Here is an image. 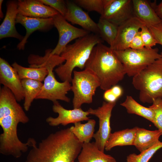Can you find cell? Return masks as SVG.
Listing matches in <instances>:
<instances>
[{
	"label": "cell",
	"mask_w": 162,
	"mask_h": 162,
	"mask_svg": "<svg viewBox=\"0 0 162 162\" xmlns=\"http://www.w3.org/2000/svg\"><path fill=\"white\" fill-rule=\"evenodd\" d=\"M29 118L17 102L12 92L3 86L0 90V125L3 132L0 135V153L6 156L20 158L27 151L32 138L23 143L19 138L17 127L20 123L26 124Z\"/></svg>",
	"instance_id": "cell-1"
},
{
	"label": "cell",
	"mask_w": 162,
	"mask_h": 162,
	"mask_svg": "<svg viewBox=\"0 0 162 162\" xmlns=\"http://www.w3.org/2000/svg\"><path fill=\"white\" fill-rule=\"evenodd\" d=\"M85 69L92 71L106 91L116 85L126 74L124 66L110 47L99 43L93 48Z\"/></svg>",
	"instance_id": "cell-2"
},
{
	"label": "cell",
	"mask_w": 162,
	"mask_h": 162,
	"mask_svg": "<svg viewBox=\"0 0 162 162\" xmlns=\"http://www.w3.org/2000/svg\"><path fill=\"white\" fill-rule=\"evenodd\" d=\"M104 41L99 35L90 33L67 45L60 55L65 60V63L55 70L60 80L63 82H71L74 69L76 67L85 69L94 47Z\"/></svg>",
	"instance_id": "cell-3"
},
{
	"label": "cell",
	"mask_w": 162,
	"mask_h": 162,
	"mask_svg": "<svg viewBox=\"0 0 162 162\" xmlns=\"http://www.w3.org/2000/svg\"><path fill=\"white\" fill-rule=\"evenodd\" d=\"M161 56L133 77L132 84L139 91V98L143 103H152L162 98V52Z\"/></svg>",
	"instance_id": "cell-4"
},
{
	"label": "cell",
	"mask_w": 162,
	"mask_h": 162,
	"mask_svg": "<svg viewBox=\"0 0 162 162\" xmlns=\"http://www.w3.org/2000/svg\"><path fill=\"white\" fill-rule=\"evenodd\" d=\"M158 48L144 47L140 50L130 48L114 52L122 64L126 74L133 77L160 58Z\"/></svg>",
	"instance_id": "cell-5"
},
{
	"label": "cell",
	"mask_w": 162,
	"mask_h": 162,
	"mask_svg": "<svg viewBox=\"0 0 162 162\" xmlns=\"http://www.w3.org/2000/svg\"><path fill=\"white\" fill-rule=\"evenodd\" d=\"M73 73L71 82V90L74 94L73 104L74 108H79L83 104L92 102L96 90L100 85L97 77L89 69L74 70Z\"/></svg>",
	"instance_id": "cell-6"
},
{
	"label": "cell",
	"mask_w": 162,
	"mask_h": 162,
	"mask_svg": "<svg viewBox=\"0 0 162 162\" xmlns=\"http://www.w3.org/2000/svg\"><path fill=\"white\" fill-rule=\"evenodd\" d=\"M52 18L54 26L58 32L59 39L56 47L50 51L51 55L60 56L69 42L74 40L84 37L90 33L83 29L72 26L59 13Z\"/></svg>",
	"instance_id": "cell-7"
},
{
	"label": "cell",
	"mask_w": 162,
	"mask_h": 162,
	"mask_svg": "<svg viewBox=\"0 0 162 162\" xmlns=\"http://www.w3.org/2000/svg\"><path fill=\"white\" fill-rule=\"evenodd\" d=\"M48 73L44 80L42 88L35 99H44L53 102L60 100L69 102L70 98L66 95L71 90V84L66 81H58L56 79L53 70L54 68L49 67L46 68Z\"/></svg>",
	"instance_id": "cell-8"
},
{
	"label": "cell",
	"mask_w": 162,
	"mask_h": 162,
	"mask_svg": "<svg viewBox=\"0 0 162 162\" xmlns=\"http://www.w3.org/2000/svg\"><path fill=\"white\" fill-rule=\"evenodd\" d=\"M116 102H103L102 105L96 109L91 108L87 111L89 114L96 116L99 119L98 130L93 137L98 149L104 152L106 142L111 133L110 119L112 110Z\"/></svg>",
	"instance_id": "cell-9"
},
{
	"label": "cell",
	"mask_w": 162,
	"mask_h": 162,
	"mask_svg": "<svg viewBox=\"0 0 162 162\" xmlns=\"http://www.w3.org/2000/svg\"><path fill=\"white\" fill-rule=\"evenodd\" d=\"M145 25L135 16L124 22L118 26L116 38L110 47L114 51H122L129 48L134 36Z\"/></svg>",
	"instance_id": "cell-10"
},
{
	"label": "cell",
	"mask_w": 162,
	"mask_h": 162,
	"mask_svg": "<svg viewBox=\"0 0 162 162\" xmlns=\"http://www.w3.org/2000/svg\"><path fill=\"white\" fill-rule=\"evenodd\" d=\"M134 16L132 0H111L100 18L119 26Z\"/></svg>",
	"instance_id": "cell-11"
},
{
	"label": "cell",
	"mask_w": 162,
	"mask_h": 162,
	"mask_svg": "<svg viewBox=\"0 0 162 162\" xmlns=\"http://www.w3.org/2000/svg\"><path fill=\"white\" fill-rule=\"evenodd\" d=\"M52 110L54 112L58 114L56 118L51 116L46 120L48 124L52 126H56L60 124L65 126L70 123H75L83 121H88L89 114L87 111H83L81 108L67 110L64 108L57 101L53 102Z\"/></svg>",
	"instance_id": "cell-12"
},
{
	"label": "cell",
	"mask_w": 162,
	"mask_h": 162,
	"mask_svg": "<svg viewBox=\"0 0 162 162\" xmlns=\"http://www.w3.org/2000/svg\"><path fill=\"white\" fill-rule=\"evenodd\" d=\"M0 83L8 88L17 101L24 99V92L21 80L16 70L4 59L0 58Z\"/></svg>",
	"instance_id": "cell-13"
},
{
	"label": "cell",
	"mask_w": 162,
	"mask_h": 162,
	"mask_svg": "<svg viewBox=\"0 0 162 162\" xmlns=\"http://www.w3.org/2000/svg\"><path fill=\"white\" fill-rule=\"evenodd\" d=\"M67 11L64 17L73 24L78 25L83 29L99 35L97 23L95 22L89 15L73 1L66 0Z\"/></svg>",
	"instance_id": "cell-14"
},
{
	"label": "cell",
	"mask_w": 162,
	"mask_h": 162,
	"mask_svg": "<svg viewBox=\"0 0 162 162\" xmlns=\"http://www.w3.org/2000/svg\"><path fill=\"white\" fill-rule=\"evenodd\" d=\"M18 14L36 18H52L59 13L40 0H19L17 1Z\"/></svg>",
	"instance_id": "cell-15"
},
{
	"label": "cell",
	"mask_w": 162,
	"mask_h": 162,
	"mask_svg": "<svg viewBox=\"0 0 162 162\" xmlns=\"http://www.w3.org/2000/svg\"><path fill=\"white\" fill-rule=\"evenodd\" d=\"M16 23H20L24 26L26 33L23 39L18 44L17 49L20 50L25 48L27 41L30 35L36 30L45 31L49 30L54 26L52 18H40L31 17L18 14Z\"/></svg>",
	"instance_id": "cell-16"
},
{
	"label": "cell",
	"mask_w": 162,
	"mask_h": 162,
	"mask_svg": "<svg viewBox=\"0 0 162 162\" xmlns=\"http://www.w3.org/2000/svg\"><path fill=\"white\" fill-rule=\"evenodd\" d=\"M7 10L4 20L0 26V38L11 37L22 40V37L17 32L15 27L18 14L17 1L11 0L7 3Z\"/></svg>",
	"instance_id": "cell-17"
},
{
	"label": "cell",
	"mask_w": 162,
	"mask_h": 162,
	"mask_svg": "<svg viewBox=\"0 0 162 162\" xmlns=\"http://www.w3.org/2000/svg\"><path fill=\"white\" fill-rule=\"evenodd\" d=\"M134 16L148 28L162 22L152 5L146 0H132Z\"/></svg>",
	"instance_id": "cell-18"
},
{
	"label": "cell",
	"mask_w": 162,
	"mask_h": 162,
	"mask_svg": "<svg viewBox=\"0 0 162 162\" xmlns=\"http://www.w3.org/2000/svg\"><path fill=\"white\" fill-rule=\"evenodd\" d=\"M78 159V162H116L112 156L100 151L95 142L83 143Z\"/></svg>",
	"instance_id": "cell-19"
},
{
	"label": "cell",
	"mask_w": 162,
	"mask_h": 162,
	"mask_svg": "<svg viewBox=\"0 0 162 162\" xmlns=\"http://www.w3.org/2000/svg\"><path fill=\"white\" fill-rule=\"evenodd\" d=\"M162 132L158 129L150 130L137 127L133 146L141 152L153 146L159 141Z\"/></svg>",
	"instance_id": "cell-20"
},
{
	"label": "cell",
	"mask_w": 162,
	"mask_h": 162,
	"mask_svg": "<svg viewBox=\"0 0 162 162\" xmlns=\"http://www.w3.org/2000/svg\"><path fill=\"white\" fill-rule=\"evenodd\" d=\"M137 127L111 133L106 142L105 150L108 151L116 146L133 145Z\"/></svg>",
	"instance_id": "cell-21"
},
{
	"label": "cell",
	"mask_w": 162,
	"mask_h": 162,
	"mask_svg": "<svg viewBox=\"0 0 162 162\" xmlns=\"http://www.w3.org/2000/svg\"><path fill=\"white\" fill-rule=\"evenodd\" d=\"M125 107L129 114H135L141 116L153 123L154 112L150 106L147 107L136 102L132 97L128 95L125 101L120 104Z\"/></svg>",
	"instance_id": "cell-22"
},
{
	"label": "cell",
	"mask_w": 162,
	"mask_h": 162,
	"mask_svg": "<svg viewBox=\"0 0 162 162\" xmlns=\"http://www.w3.org/2000/svg\"><path fill=\"white\" fill-rule=\"evenodd\" d=\"M74 124V126L70 128L78 140L83 143L90 142L94 134L95 121L93 119H89L85 124L78 122Z\"/></svg>",
	"instance_id": "cell-23"
},
{
	"label": "cell",
	"mask_w": 162,
	"mask_h": 162,
	"mask_svg": "<svg viewBox=\"0 0 162 162\" xmlns=\"http://www.w3.org/2000/svg\"><path fill=\"white\" fill-rule=\"evenodd\" d=\"M21 83L25 94L24 108L27 111L41 90L43 83L40 81L28 79L21 80Z\"/></svg>",
	"instance_id": "cell-24"
},
{
	"label": "cell",
	"mask_w": 162,
	"mask_h": 162,
	"mask_svg": "<svg viewBox=\"0 0 162 162\" xmlns=\"http://www.w3.org/2000/svg\"><path fill=\"white\" fill-rule=\"evenodd\" d=\"M12 66L16 70L21 80L28 79L42 82L44 80L48 73L47 69L44 67L26 68L16 62L13 63Z\"/></svg>",
	"instance_id": "cell-25"
},
{
	"label": "cell",
	"mask_w": 162,
	"mask_h": 162,
	"mask_svg": "<svg viewBox=\"0 0 162 162\" xmlns=\"http://www.w3.org/2000/svg\"><path fill=\"white\" fill-rule=\"evenodd\" d=\"M97 24L100 37L110 46L117 36L118 26L106 20L100 18Z\"/></svg>",
	"instance_id": "cell-26"
},
{
	"label": "cell",
	"mask_w": 162,
	"mask_h": 162,
	"mask_svg": "<svg viewBox=\"0 0 162 162\" xmlns=\"http://www.w3.org/2000/svg\"><path fill=\"white\" fill-rule=\"evenodd\" d=\"M162 148V142L159 141L150 148L138 154H130L127 156V162H148L157 151Z\"/></svg>",
	"instance_id": "cell-27"
},
{
	"label": "cell",
	"mask_w": 162,
	"mask_h": 162,
	"mask_svg": "<svg viewBox=\"0 0 162 162\" xmlns=\"http://www.w3.org/2000/svg\"><path fill=\"white\" fill-rule=\"evenodd\" d=\"M77 4L88 11H94L102 15L105 8L104 0H75Z\"/></svg>",
	"instance_id": "cell-28"
},
{
	"label": "cell",
	"mask_w": 162,
	"mask_h": 162,
	"mask_svg": "<svg viewBox=\"0 0 162 162\" xmlns=\"http://www.w3.org/2000/svg\"><path fill=\"white\" fill-rule=\"evenodd\" d=\"M153 109L154 116L153 124L162 132V98L154 100L150 106Z\"/></svg>",
	"instance_id": "cell-29"
},
{
	"label": "cell",
	"mask_w": 162,
	"mask_h": 162,
	"mask_svg": "<svg viewBox=\"0 0 162 162\" xmlns=\"http://www.w3.org/2000/svg\"><path fill=\"white\" fill-rule=\"evenodd\" d=\"M141 37L145 47L151 48L157 44V42L149 31V28L145 25L140 30Z\"/></svg>",
	"instance_id": "cell-30"
},
{
	"label": "cell",
	"mask_w": 162,
	"mask_h": 162,
	"mask_svg": "<svg viewBox=\"0 0 162 162\" xmlns=\"http://www.w3.org/2000/svg\"><path fill=\"white\" fill-rule=\"evenodd\" d=\"M43 4L57 10L64 16L67 11L66 1L63 0H40Z\"/></svg>",
	"instance_id": "cell-31"
},
{
	"label": "cell",
	"mask_w": 162,
	"mask_h": 162,
	"mask_svg": "<svg viewBox=\"0 0 162 162\" xmlns=\"http://www.w3.org/2000/svg\"><path fill=\"white\" fill-rule=\"evenodd\" d=\"M148 28L157 44L162 45V22Z\"/></svg>",
	"instance_id": "cell-32"
},
{
	"label": "cell",
	"mask_w": 162,
	"mask_h": 162,
	"mask_svg": "<svg viewBox=\"0 0 162 162\" xmlns=\"http://www.w3.org/2000/svg\"><path fill=\"white\" fill-rule=\"evenodd\" d=\"M144 47L140 30L132 40L130 44L129 48L134 50H140Z\"/></svg>",
	"instance_id": "cell-33"
},
{
	"label": "cell",
	"mask_w": 162,
	"mask_h": 162,
	"mask_svg": "<svg viewBox=\"0 0 162 162\" xmlns=\"http://www.w3.org/2000/svg\"><path fill=\"white\" fill-rule=\"evenodd\" d=\"M103 98L106 101L109 102H116L118 99L112 92L110 88L105 91Z\"/></svg>",
	"instance_id": "cell-34"
},
{
	"label": "cell",
	"mask_w": 162,
	"mask_h": 162,
	"mask_svg": "<svg viewBox=\"0 0 162 162\" xmlns=\"http://www.w3.org/2000/svg\"><path fill=\"white\" fill-rule=\"evenodd\" d=\"M152 6L158 16L162 21V1L158 5L154 4Z\"/></svg>",
	"instance_id": "cell-35"
},
{
	"label": "cell",
	"mask_w": 162,
	"mask_h": 162,
	"mask_svg": "<svg viewBox=\"0 0 162 162\" xmlns=\"http://www.w3.org/2000/svg\"><path fill=\"white\" fill-rule=\"evenodd\" d=\"M3 1L2 0H0V17L1 18L3 17V14L2 10V4Z\"/></svg>",
	"instance_id": "cell-36"
},
{
	"label": "cell",
	"mask_w": 162,
	"mask_h": 162,
	"mask_svg": "<svg viewBox=\"0 0 162 162\" xmlns=\"http://www.w3.org/2000/svg\"></svg>",
	"instance_id": "cell-37"
}]
</instances>
